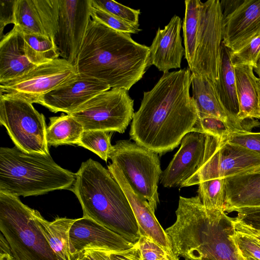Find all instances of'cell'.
Instances as JSON below:
<instances>
[{"label": "cell", "instance_id": "9c48e42d", "mask_svg": "<svg viewBox=\"0 0 260 260\" xmlns=\"http://www.w3.org/2000/svg\"><path fill=\"white\" fill-rule=\"evenodd\" d=\"M127 91L111 88L94 96L69 115L83 125L84 131L123 133L135 114L134 100Z\"/></svg>", "mask_w": 260, "mask_h": 260}, {"label": "cell", "instance_id": "1f68e13d", "mask_svg": "<svg viewBox=\"0 0 260 260\" xmlns=\"http://www.w3.org/2000/svg\"><path fill=\"white\" fill-rule=\"evenodd\" d=\"M92 3L108 13L136 27H139L140 10H135L113 0H91Z\"/></svg>", "mask_w": 260, "mask_h": 260}, {"label": "cell", "instance_id": "ee69618b", "mask_svg": "<svg viewBox=\"0 0 260 260\" xmlns=\"http://www.w3.org/2000/svg\"><path fill=\"white\" fill-rule=\"evenodd\" d=\"M76 260H91V259L84 252H83L79 255Z\"/></svg>", "mask_w": 260, "mask_h": 260}, {"label": "cell", "instance_id": "6da1fadb", "mask_svg": "<svg viewBox=\"0 0 260 260\" xmlns=\"http://www.w3.org/2000/svg\"><path fill=\"white\" fill-rule=\"evenodd\" d=\"M191 74L188 68L164 73L150 90L144 92L132 119V140L163 154L174 149L192 132L199 116L189 93Z\"/></svg>", "mask_w": 260, "mask_h": 260}, {"label": "cell", "instance_id": "4316f807", "mask_svg": "<svg viewBox=\"0 0 260 260\" xmlns=\"http://www.w3.org/2000/svg\"><path fill=\"white\" fill-rule=\"evenodd\" d=\"M84 131L83 125L69 114L50 117L49 125L46 128L48 145H77Z\"/></svg>", "mask_w": 260, "mask_h": 260}, {"label": "cell", "instance_id": "7c38bea8", "mask_svg": "<svg viewBox=\"0 0 260 260\" xmlns=\"http://www.w3.org/2000/svg\"><path fill=\"white\" fill-rule=\"evenodd\" d=\"M220 141L203 133H187L182 138L178 151L162 171L160 183L165 187H182L214 153Z\"/></svg>", "mask_w": 260, "mask_h": 260}, {"label": "cell", "instance_id": "d590c367", "mask_svg": "<svg viewBox=\"0 0 260 260\" xmlns=\"http://www.w3.org/2000/svg\"><path fill=\"white\" fill-rule=\"evenodd\" d=\"M136 244L143 260H166L169 252L150 238L141 235Z\"/></svg>", "mask_w": 260, "mask_h": 260}, {"label": "cell", "instance_id": "5bb4252c", "mask_svg": "<svg viewBox=\"0 0 260 260\" xmlns=\"http://www.w3.org/2000/svg\"><path fill=\"white\" fill-rule=\"evenodd\" d=\"M91 0H59L55 42L60 56L74 64L91 19Z\"/></svg>", "mask_w": 260, "mask_h": 260}, {"label": "cell", "instance_id": "44dd1931", "mask_svg": "<svg viewBox=\"0 0 260 260\" xmlns=\"http://www.w3.org/2000/svg\"><path fill=\"white\" fill-rule=\"evenodd\" d=\"M36 66L26 57L23 32L14 25L0 41V83L17 78Z\"/></svg>", "mask_w": 260, "mask_h": 260}, {"label": "cell", "instance_id": "d6a6232c", "mask_svg": "<svg viewBox=\"0 0 260 260\" xmlns=\"http://www.w3.org/2000/svg\"><path fill=\"white\" fill-rule=\"evenodd\" d=\"M91 19L118 32L138 34L141 30L108 13L92 3L90 10Z\"/></svg>", "mask_w": 260, "mask_h": 260}, {"label": "cell", "instance_id": "74e56055", "mask_svg": "<svg viewBox=\"0 0 260 260\" xmlns=\"http://www.w3.org/2000/svg\"><path fill=\"white\" fill-rule=\"evenodd\" d=\"M231 237L240 255L244 257H252L260 260V244L259 243L240 235L236 231Z\"/></svg>", "mask_w": 260, "mask_h": 260}, {"label": "cell", "instance_id": "8d00e7d4", "mask_svg": "<svg viewBox=\"0 0 260 260\" xmlns=\"http://www.w3.org/2000/svg\"><path fill=\"white\" fill-rule=\"evenodd\" d=\"M225 141L260 154V132H234Z\"/></svg>", "mask_w": 260, "mask_h": 260}, {"label": "cell", "instance_id": "7a4b0ae2", "mask_svg": "<svg viewBox=\"0 0 260 260\" xmlns=\"http://www.w3.org/2000/svg\"><path fill=\"white\" fill-rule=\"evenodd\" d=\"M74 64L78 73L128 91L150 65L149 47L91 19Z\"/></svg>", "mask_w": 260, "mask_h": 260}, {"label": "cell", "instance_id": "4dcf8cb0", "mask_svg": "<svg viewBox=\"0 0 260 260\" xmlns=\"http://www.w3.org/2000/svg\"><path fill=\"white\" fill-rule=\"evenodd\" d=\"M111 134L100 130L84 131L77 145L85 148L107 161L112 150Z\"/></svg>", "mask_w": 260, "mask_h": 260}, {"label": "cell", "instance_id": "e0dca14e", "mask_svg": "<svg viewBox=\"0 0 260 260\" xmlns=\"http://www.w3.org/2000/svg\"><path fill=\"white\" fill-rule=\"evenodd\" d=\"M70 239L77 255L86 249L121 251L133 247L131 242L110 229L85 217L76 219L70 230Z\"/></svg>", "mask_w": 260, "mask_h": 260}, {"label": "cell", "instance_id": "277c9868", "mask_svg": "<svg viewBox=\"0 0 260 260\" xmlns=\"http://www.w3.org/2000/svg\"><path fill=\"white\" fill-rule=\"evenodd\" d=\"M90 218L136 243L140 235L130 204L108 170L91 158L81 164L71 189Z\"/></svg>", "mask_w": 260, "mask_h": 260}, {"label": "cell", "instance_id": "4fadbf2b", "mask_svg": "<svg viewBox=\"0 0 260 260\" xmlns=\"http://www.w3.org/2000/svg\"><path fill=\"white\" fill-rule=\"evenodd\" d=\"M220 2L223 18L222 44L235 53L260 35V0Z\"/></svg>", "mask_w": 260, "mask_h": 260}, {"label": "cell", "instance_id": "9a60e30c", "mask_svg": "<svg viewBox=\"0 0 260 260\" xmlns=\"http://www.w3.org/2000/svg\"><path fill=\"white\" fill-rule=\"evenodd\" d=\"M259 167L260 154L220 141L214 153L182 187L210 179L232 177Z\"/></svg>", "mask_w": 260, "mask_h": 260}, {"label": "cell", "instance_id": "484cf974", "mask_svg": "<svg viewBox=\"0 0 260 260\" xmlns=\"http://www.w3.org/2000/svg\"><path fill=\"white\" fill-rule=\"evenodd\" d=\"M239 111L238 119H260V107L257 91V79L250 66L234 67Z\"/></svg>", "mask_w": 260, "mask_h": 260}, {"label": "cell", "instance_id": "3957f363", "mask_svg": "<svg viewBox=\"0 0 260 260\" xmlns=\"http://www.w3.org/2000/svg\"><path fill=\"white\" fill-rule=\"evenodd\" d=\"M176 220L166 232L172 250L185 260H243L231 239L233 218L205 208L198 196L180 197Z\"/></svg>", "mask_w": 260, "mask_h": 260}, {"label": "cell", "instance_id": "5b68a950", "mask_svg": "<svg viewBox=\"0 0 260 260\" xmlns=\"http://www.w3.org/2000/svg\"><path fill=\"white\" fill-rule=\"evenodd\" d=\"M76 173L63 169L50 154L28 153L15 146L0 148V192L26 197L70 190Z\"/></svg>", "mask_w": 260, "mask_h": 260}, {"label": "cell", "instance_id": "30bf717a", "mask_svg": "<svg viewBox=\"0 0 260 260\" xmlns=\"http://www.w3.org/2000/svg\"><path fill=\"white\" fill-rule=\"evenodd\" d=\"M223 18L220 2L201 3L194 62L191 73L206 77L217 84L221 62Z\"/></svg>", "mask_w": 260, "mask_h": 260}, {"label": "cell", "instance_id": "7dc6e473", "mask_svg": "<svg viewBox=\"0 0 260 260\" xmlns=\"http://www.w3.org/2000/svg\"><path fill=\"white\" fill-rule=\"evenodd\" d=\"M254 69L255 72L258 75L259 78H260V60L258 61L257 65V67Z\"/></svg>", "mask_w": 260, "mask_h": 260}, {"label": "cell", "instance_id": "836d02e7", "mask_svg": "<svg viewBox=\"0 0 260 260\" xmlns=\"http://www.w3.org/2000/svg\"><path fill=\"white\" fill-rule=\"evenodd\" d=\"M192 132L207 134L221 141H226L230 134L234 132L225 122L213 117H199Z\"/></svg>", "mask_w": 260, "mask_h": 260}, {"label": "cell", "instance_id": "83f0119b", "mask_svg": "<svg viewBox=\"0 0 260 260\" xmlns=\"http://www.w3.org/2000/svg\"><path fill=\"white\" fill-rule=\"evenodd\" d=\"M23 34L26 55L31 63L39 66L58 58L59 52L53 39L38 34Z\"/></svg>", "mask_w": 260, "mask_h": 260}, {"label": "cell", "instance_id": "f35d334b", "mask_svg": "<svg viewBox=\"0 0 260 260\" xmlns=\"http://www.w3.org/2000/svg\"><path fill=\"white\" fill-rule=\"evenodd\" d=\"M234 211L237 212L235 219L260 231V207H243Z\"/></svg>", "mask_w": 260, "mask_h": 260}, {"label": "cell", "instance_id": "bcb514c9", "mask_svg": "<svg viewBox=\"0 0 260 260\" xmlns=\"http://www.w3.org/2000/svg\"><path fill=\"white\" fill-rule=\"evenodd\" d=\"M257 91L259 99V105L260 107V78L257 79Z\"/></svg>", "mask_w": 260, "mask_h": 260}, {"label": "cell", "instance_id": "d6986e66", "mask_svg": "<svg viewBox=\"0 0 260 260\" xmlns=\"http://www.w3.org/2000/svg\"><path fill=\"white\" fill-rule=\"evenodd\" d=\"M108 170L122 188L130 204L137 221L140 236L154 240L167 251H172L170 241L154 214L148 201L136 192L130 185L121 170L110 163Z\"/></svg>", "mask_w": 260, "mask_h": 260}, {"label": "cell", "instance_id": "ab89813d", "mask_svg": "<svg viewBox=\"0 0 260 260\" xmlns=\"http://www.w3.org/2000/svg\"><path fill=\"white\" fill-rule=\"evenodd\" d=\"M16 0H0V38L4 28L9 24H15V8Z\"/></svg>", "mask_w": 260, "mask_h": 260}, {"label": "cell", "instance_id": "f6af8a7d", "mask_svg": "<svg viewBox=\"0 0 260 260\" xmlns=\"http://www.w3.org/2000/svg\"><path fill=\"white\" fill-rule=\"evenodd\" d=\"M166 260H179V257L175 255L173 251L168 255V258Z\"/></svg>", "mask_w": 260, "mask_h": 260}, {"label": "cell", "instance_id": "ffe728a7", "mask_svg": "<svg viewBox=\"0 0 260 260\" xmlns=\"http://www.w3.org/2000/svg\"><path fill=\"white\" fill-rule=\"evenodd\" d=\"M182 21L174 15L163 29L158 28L150 49V64L163 73L181 67L185 49L180 35Z\"/></svg>", "mask_w": 260, "mask_h": 260}, {"label": "cell", "instance_id": "c3c4849f", "mask_svg": "<svg viewBox=\"0 0 260 260\" xmlns=\"http://www.w3.org/2000/svg\"><path fill=\"white\" fill-rule=\"evenodd\" d=\"M243 260H258L252 257H244L242 256Z\"/></svg>", "mask_w": 260, "mask_h": 260}, {"label": "cell", "instance_id": "b9f144b4", "mask_svg": "<svg viewBox=\"0 0 260 260\" xmlns=\"http://www.w3.org/2000/svg\"><path fill=\"white\" fill-rule=\"evenodd\" d=\"M112 260H143L139 249L136 244L132 248L117 252H109Z\"/></svg>", "mask_w": 260, "mask_h": 260}, {"label": "cell", "instance_id": "ba28073f", "mask_svg": "<svg viewBox=\"0 0 260 260\" xmlns=\"http://www.w3.org/2000/svg\"><path fill=\"white\" fill-rule=\"evenodd\" d=\"M0 123L18 148L28 153L50 154L45 117L32 103L0 93Z\"/></svg>", "mask_w": 260, "mask_h": 260}, {"label": "cell", "instance_id": "ac0fdd59", "mask_svg": "<svg viewBox=\"0 0 260 260\" xmlns=\"http://www.w3.org/2000/svg\"><path fill=\"white\" fill-rule=\"evenodd\" d=\"M58 12V0H16L14 25H17L23 33L38 34L55 39Z\"/></svg>", "mask_w": 260, "mask_h": 260}, {"label": "cell", "instance_id": "f546056e", "mask_svg": "<svg viewBox=\"0 0 260 260\" xmlns=\"http://www.w3.org/2000/svg\"><path fill=\"white\" fill-rule=\"evenodd\" d=\"M198 185L197 196L203 206L209 209L224 211L225 178L210 179L201 182Z\"/></svg>", "mask_w": 260, "mask_h": 260}, {"label": "cell", "instance_id": "52a82bcc", "mask_svg": "<svg viewBox=\"0 0 260 260\" xmlns=\"http://www.w3.org/2000/svg\"><path fill=\"white\" fill-rule=\"evenodd\" d=\"M158 154L135 142L123 140L113 145L109 157L154 211L159 202L158 183L162 172Z\"/></svg>", "mask_w": 260, "mask_h": 260}, {"label": "cell", "instance_id": "60d3db41", "mask_svg": "<svg viewBox=\"0 0 260 260\" xmlns=\"http://www.w3.org/2000/svg\"><path fill=\"white\" fill-rule=\"evenodd\" d=\"M233 225L236 232L260 244V231L233 218Z\"/></svg>", "mask_w": 260, "mask_h": 260}, {"label": "cell", "instance_id": "681fc988", "mask_svg": "<svg viewBox=\"0 0 260 260\" xmlns=\"http://www.w3.org/2000/svg\"><path fill=\"white\" fill-rule=\"evenodd\" d=\"M201 260H203V259H201Z\"/></svg>", "mask_w": 260, "mask_h": 260}, {"label": "cell", "instance_id": "cb8c5ba5", "mask_svg": "<svg viewBox=\"0 0 260 260\" xmlns=\"http://www.w3.org/2000/svg\"><path fill=\"white\" fill-rule=\"evenodd\" d=\"M192 99L199 117H213L225 122L233 132H238L219 98L214 83L196 74L190 76Z\"/></svg>", "mask_w": 260, "mask_h": 260}, {"label": "cell", "instance_id": "f1b7e54d", "mask_svg": "<svg viewBox=\"0 0 260 260\" xmlns=\"http://www.w3.org/2000/svg\"><path fill=\"white\" fill-rule=\"evenodd\" d=\"M201 3L200 0H186L184 2L185 10L182 23L183 37L185 58L189 70L192 68L194 59Z\"/></svg>", "mask_w": 260, "mask_h": 260}, {"label": "cell", "instance_id": "2e32d148", "mask_svg": "<svg viewBox=\"0 0 260 260\" xmlns=\"http://www.w3.org/2000/svg\"><path fill=\"white\" fill-rule=\"evenodd\" d=\"M111 89L94 78L78 73L64 83L43 95L39 104L51 112L70 114L94 96Z\"/></svg>", "mask_w": 260, "mask_h": 260}, {"label": "cell", "instance_id": "e575fe53", "mask_svg": "<svg viewBox=\"0 0 260 260\" xmlns=\"http://www.w3.org/2000/svg\"><path fill=\"white\" fill-rule=\"evenodd\" d=\"M233 67L250 66L255 69L260 60V35L238 51L231 53Z\"/></svg>", "mask_w": 260, "mask_h": 260}, {"label": "cell", "instance_id": "d4e9b609", "mask_svg": "<svg viewBox=\"0 0 260 260\" xmlns=\"http://www.w3.org/2000/svg\"><path fill=\"white\" fill-rule=\"evenodd\" d=\"M76 219L57 217L52 221L45 219L38 211L37 226L59 260H76L72 250L70 230Z\"/></svg>", "mask_w": 260, "mask_h": 260}, {"label": "cell", "instance_id": "8fae6325", "mask_svg": "<svg viewBox=\"0 0 260 260\" xmlns=\"http://www.w3.org/2000/svg\"><path fill=\"white\" fill-rule=\"evenodd\" d=\"M77 74L74 64L63 58H57L36 66L17 78L0 83V93L13 95L38 104L41 96Z\"/></svg>", "mask_w": 260, "mask_h": 260}, {"label": "cell", "instance_id": "7bdbcfd3", "mask_svg": "<svg viewBox=\"0 0 260 260\" xmlns=\"http://www.w3.org/2000/svg\"><path fill=\"white\" fill-rule=\"evenodd\" d=\"M0 260H16L8 241L1 233L0 234Z\"/></svg>", "mask_w": 260, "mask_h": 260}, {"label": "cell", "instance_id": "8992f818", "mask_svg": "<svg viewBox=\"0 0 260 260\" xmlns=\"http://www.w3.org/2000/svg\"><path fill=\"white\" fill-rule=\"evenodd\" d=\"M38 210L0 192V231L16 260H59L37 226Z\"/></svg>", "mask_w": 260, "mask_h": 260}, {"label": "cell", "instance_id": "7402d4cb", "mask_svg": "<svg viewBox=\"0 0 260 260\" xmlns=\"http://www.w3.org/2000/svg\"><path fill=\"white\" fill-rule=\"evenodd\" d=\"M260 207V167L225 178L224 211Z\"/></svg>", "mask_w": 260, "mask_h": 260}, {"label": "cell", "instance_id": "603a6c76", "mask_svg": "<svg viewBox=\"0 0 260 260\" xmlns=\"http://www.w3.org/2000/svg\"><path fill=\"white\" fill-rule=\"evenodd\" d=\"M231 53L230 50L222 43L219 77L215 87L220 101L237 131L250 132L248 126L251 125L250 119L240 121L237 118L239 106Z\"/></svg>", "mask_w": 260, "mask_h": 260}]
</instances>
